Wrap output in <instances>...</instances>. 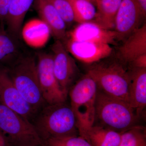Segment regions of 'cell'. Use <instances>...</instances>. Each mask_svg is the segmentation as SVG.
I'll return each mask as SVG.
<instances>
[{
  "mask_svg": "<svg viewBox=\"0 0 146 146\" xmlns=\"http://www.w3.org/2000/svg\"><path fill=\"white\" fill-rule=\"evenodd\" d=\"M1 29H0V31H1Z\"/></svg>",
  "mask_w": 146,
  "mask_h": 146,
  "instance_id": "cell-31",
  "label": "cell"
},
{
  "mask_svg": "<svg viewBox=\"0 0 146 146\" xmlns=\"http://www.w3.org/2000/svg\"><path fill=\"white\" fill-rule=\"evenodd\" d=\"M0 102L29 121L36 112L19 93L9 70L1 67Z\"/></svg>",
  "mask_w": 146,
  "mask_h": 146,
  "instance_id": "cell-9",
  "label": "cell"
},
{
  "mask_svg": "<svg viewBox=\"0 0 146 146\" xmlns=\"http://www.w3.org/2000/svg\"><path fill=\"white\" fill-rule=\"evenodd\" d=\"M119 146H146L145 128L137 125L121 133Z\"/></svg>",
  "mask_w": 146,
  "mask_h": 146,
  "instance_id": "cell-21",
  "label": "cell"
},
{
  "mask_svg": "<svg viewBox=\"0 0 146 146\" xmlns=\"http://www.w3.org/2000/svg\"><path fill=\"white\" fill-rule=\"evenodd\" d=\"M11 0H0V21H5Z\"/></svg>",
  "mask_w": 146,
  "mask_h": 146,
  "instance_id": "cell-25",
  "label": "cell"
},
{
  "mask_svg": "<svg viewBox=\"0 0 146 146\" xmlns=\"http://www.w3.org/2000/svg\"><path fill=\"white\" fill-rule=\"evenodd\" d=\"M46 146H91L85 138L80 136L51 138L45 141Z\"/></svg>",
  "mask_w": 146,
  "mask_h": 146,
  "instance_id": "cell-22",
  "label": "cell"
},
{
  "mask_svg": "<svg viewBox=\"0 0 146 146\" xmlns=\"http://www.w3.org/2000/svg\"><path fill=\"white\" fill-rule=\"evenodd\" d=\"M34 5L40 19L46 24L56 40L65 41L67 25L49 0H35Z\"/></svg>",
  "mask_w": 146,
  "mask_h": 146,
  "instance_id": "cell-14",
  "label": "cell"
},
{
  "mask_svg": "<svg viewBox=\"0 0 146 146\" xmlns=\"http://www.w3.org/2000/svg\"><path fill=\"white\" fill-rule=\"evenodd\" d=\"M145 18L137 0H122L115 19V31L118 40L126 39L140 27Z\"/></svg>",
  "mask_w": 146,
  "mask_h": 146,
  "instance_id": "cell-10",
  "label": "cell"
},
{
  "mask_svg": "<svg viewBox=\"0 0 146 146\" xmlns=\"http://www.w3.org/2000/svg\"><path fill=\"white\" fill-rule=\"evenodd\" d=\"M72 7L75 22L79 24L94 21L97 14L96 6L88 0H69Z\"/></svg>",
  "mask_w": 146,
  "mask_h": 146,
  "instance_id": "cell-20",
  "label": "cell"
},
{
  "mask_svg": "<svg viewBox=\"0 0 146 146\" xmlns=\"http://www.w3.org/2000/svg\"><path fill=\"white\" fill-rule=\"evenodd\" d=\"M37 67L40 88L45 102L54 104L66 101L68 94L61 89L55 76L52 54L39 53Z\"/></svg>",
  "mask_w": 146,
  "mask_h": 146,
  "instance_id": "cell-7",
  "label": "cell"
},
{
  "mask_svg": "<svg viewBox=\"0 0 146 146\" xmlns=\"http://www.w3.org/2000/svg\"><path fill=\"white\" fill-rule=\"evenodd\" d=\"M68 39L111 45L118 40L115 30L106 29L94 21L79 24L67 34Z\"/></svg>",
  "mask_w": 146,
  "mask_h": 146,
  "instance_id": "cell-11",
  "label": "cell"
},
{
  "mask_svg": "<svg viewBox=\"0 0 146 146\" xmlns=\"http://www.w3.org/2000/svg\"><path fill=\"white\" fill-rule=\"evenodd\" d=\"M34 125L45 142L50 138L79 136L75 115L65 102L48 104Z\"/></svg>",
  "mask_w": 146,
  "mask_h": 146,
  "instance_id": "cell-2",
  "label": "cell"
},
{
  "mask_svg": "<svg viewBox=\"0 0 146 146\" xmlns=\"http://www.w3.org/2000/svg\"><path fill=\"white\" fill-rule=\"evenodd\" d=\"M141 11L145 18L146 16V0H137Z\"/></svg>",
  "mask_w": 146,
  "mask_h": 146,
  "instance_id": "cell-27",
  "label": "cell"
},
{
  "mask_svg": "<svg viewBox=\"0 0 146 146\" xmlns=\"http://www.w3.org/2000/svg\"><path fill=\"white\" fill-rule=\"evenodd\" d=\"M129 104L140 117L146 106V68H131Z\"/></svg>",
  "mask_w": 146,
  "mask_h": 146,
  "instance_id": "cell-15",
  "label": "cell"
},
{
  "mask_svg": "<svg viewBox=\"0 0 146 146\" xmlns=\"http://www.w3.org/2000/svg\"><path fill=\"white\" fill-rule=\"evenodd\" d=\"M121 138V133L94 125L84 136L91 146H119Z\"/></svg>",
  "mask_w": 146,
  "mask_h": 146,
  "instance_id": "cell-19",
  "label": "cell"
},
{
  "mask_svg": "<svg viewBox=\"0 0 146 146\" xmlns=\"http://www.w3.org/2000/svg\"><path fill=\"white\" fill-rule=\"evenodd\" d=\"M98 86L86 73L72 87L69 93L70 106L76 119L79 136L84 138L87 130L94 125Z\"/></svg>",
  "mask_w": 146,
  "mask_h": 146,
  "instance_id": "cell-4",
  "label": "cell"
},
{
  "mask_svg": "<svg viewBox=\"0 0 146 146\" xmlns=\"http://www.w3.org/2000/svg\"><path fill=\"white\" fill-rule=\"evenodd\" d=\"M130 65L131 68H146V54L138 57Z\"/></svg>",
  "mask_w": 146,
  "mask_h": 146,
  "instance_id": "cell-26",
  "label": "cell"
},
{
  "mask_svg": "<svg viewBox=\"0 0 146 146\" xmlns=\"http://www.w3.org/2000/svg\"><path fill=\"white\" fill-rule=\"evenodd\" d=\"M35 0H11L6 22L8 33L14 37L18 36L23 22Z\"/></svg>",
  "mask_w": 146,
  "mask_h": 146,
  "instance_id": "cell-17",
  "label": "cell"
},
{
  "mask_svg": "<svg viewBox=\"0 0 146 146\" xmlns=\"http://www.w3.org/2000/svg\"><path fill=\"white\" fill-rule=\"evenodd\" d=\"M122 0H96L97 14L94 22L106 29L113 30L115 17Z\"/></svg>",
  "mask_w": 146,
  "mask_h": 146,
  "instance_id": "cell-18",
  "label": "cell"
},
{
  "mask_svg": "<svg viewBox=\"0 0 146 146\" xmlns=\"http://www.w3.org/2000/svg\"><path fill=\"white\" fill-rule=\"evenodd\" d=\"M52 49L55 76L61 89L68 94L70 87L78 75V68L61 41L56 40Z\"/></svg>",
  "mask_w": 146,
  "mask_h": 146,
  "instance_id": "cell-8",
  "label": "cell"
},
{
  "mask_svg": "<svg viewBox=\"0 0 146 146\" xmlns=\"http://www.w3.org/2000/svg\"><path fill=\"white\" fill-rule=\"evenodd\" d=\"M89 68L87 74L96 83L98 90L129 104L130 77L123 63L97 62Z\"/></svg>",
  "mask_w": 146,
  "mask_h": 146,
  "instance_id": "cell-3",
  "label": "cell"
},
{
  "mask_svg": "<svg viewBox=\"0 0 146 146\" xmlns=\"http://www.w3.org/2000/svg\"><path fill=\"white\" fill-rule=\"evenodd\" d=\"M65 48L76 59L86 64H94L109 56L112 52L111 45L86 42L65 40Z\"/></svg>",
  "mask_w": 146,
  "mask_h": 146,
  "instance_id": "cell-12",
  "label": "cell"
},
{
  "mask_svg": "<svg viewBox=\"0 0 146 146\" xmlns=\"http://www.w3.org/2000/svg\"><path fill=\"white\" fill-rule=\"evenodd\" d=\"M65 21L66 25L75 22L72 7L69 0H49Z\"/></svg>",
  "mask_w": 146,
  "mask_h": 146,
  "instance_id": "cell-24",
  "label": "cell"
},
{
  "mask_svg": "<svg viewBox=\"0 0 146 146\" xmlns=\"http://www.w3.org/2000/svg\"><path fill=\"white\" fill-rule=\"evenodd\" d=\"M51 35L49 27L41 19H32L25 24L22 30L24 41L28 46L35 48L44 46Z\"/></svg>",
  "mask_w": 146,
  "mask_h": 146,
  "instance_id": "cell-16",
  "label": "cell"
},
{
  "mask_svg": "<svg viewBox=\"0 0 146 146\" xmlns=\"http://www.w3.org/2000/svg\"><path fill=\"white\" fill-rule=\"evenodd\" d=\"M0 146H12L0 131Z\"/></svg>",
  "mask_w": 146,
  "mask_h": 146,
  "instance_id": "cell-28",
  "label": "cell"
},
{
  "mask_svg": "<svg viewBox=\"0 0 146 146\" xmlns=\"http://www.w3.org/2000/svg\"><path fill=\"white\" fill-rule=\"evenodd\" d=\"M146 54L145 23L133 31L119 48L118 57L124 65H130L138 57Z\"/></svg>",
  "mask_w": 146,
  "mask_h": 146,
  "instance_id": "cell-13",
  "label": "cell"
},
{
  "mask_svg": "<svg viewBox=\"0 0 146 146\" xmlns=\"http://www.w3.org/2000/svg\"><path fill=\"white\" fill-rule=\"evenodd\" d=\"M14 36L3 30L0 31V62L17 50Z\"/></svg>",
  "mask_w": 146,
  "mask_h": 146,
  "instance_id": "cell-23",
  "label": "cell"
},
{
  "mask_svg": "<svg viewBox=\"0 0 146 146\" xmlns=\"http://www.w3.org/2000/svg\"><path fill=\"white\" fill-rule=\"evenodd\" d=\"M0 131L12 146H46L34 125L1 102Z\"/></svg>",
  "mask_w": 146,
  "mask_h": 146,
  "instance_id": "cell-5",
  "label": "cell"
},
{
  "mask_svg": "<svg viewBox=\"0 0 146 146\" xmlns=\"http://www.w3.org/2000/svg\"><path fill=\"white\" fill-rule=\"evenodd\" d=\"M139 118L135 109L127 102L98 89L95 121L97 120L100 123L98 125L121 133L137 125Z\"/></svg>",
  "mask_w": 146,
  "mask_h": 146,
  "instance_id": "cell-1",
  "label": "cell"
},
{
  "mask_svg": "<svg viewBox=\"0 0 146 146\" xmlns=\"http://www.w3.org/2000/svg\"><path fill=\"white\" fill-rule=\"evenodd\" d=\"M89 1L93 3L95 5V3H96V0H88Z\"/></svg>",
  "mask_w": 146,
  "mask_h": 146,
  "instance_id": "cell-29",
  "label": "cell"
},
{
  "mask_svg": "<svg viewBox=\"0 0 146 146\" xmlns=\"http://www.w3.org/2000/svg\"></svg>",
  "mask_w": 146,
  "mask_h": 146,
  "instance_id": "cell-30",
  "label": "cell"
},
{
  "mask_svg": "<svg viewBox=\"0 0 146 146\" xmlns=\"http://www.w3.org/2000/svg\"><path fill=\"white\" fill-rule=\"evenodd\" d=\"M13 83L24 99L37 111L43 105L37 62L32 56L21 58L11 70H9Z\"/></svg>",
  "mask_w": 146,
  "mask_h": 146,
  "instance_id": "cell-6",
  "label": "cell"
}]
</instances>
